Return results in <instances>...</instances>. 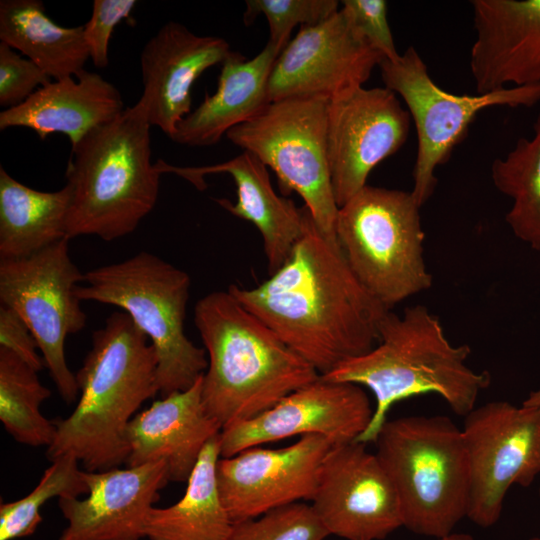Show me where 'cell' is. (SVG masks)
I'll return each instance as SVG.
<instances>
[{
	"label": "cell",
	"mask_w": 540,
	"mask_h": 540,
	"mask_svg": "<svg viewBox=\"0 0 540 540\" xmlns=\"http://www.w3.org/2000/svg\"><path fill=\"white\" fill-rule=\"evenodd\" d=\"M469 467L467 517L488 528L502 513L511 486L528 487L540 474V406L491 401L464 417Z\"/></svg>",
	"instance_id": "cell-12"
},
{
	"label": "cell",
	"mask_w": 540,
	"mask_h": 540,
	"mask_svg": "<svg viewBox=\"0 0 540 540\" xmlns=\"http://www.w3.org/2000/svg\"><path fill=\"white\" fill-rule=\"evenodd\" d=\"M81 301L114 305L147 335L157 357L161 397L192 387L208 367L206 351L186 336L184 320L191 279L182 269L146 251L83 275Z\"/></svg>",
	"instance_id": "cell-7"
},
{
	"label": "cell",
	"mask_w": 540,
	"mask_h": 540,
	"mask_svg": "<svg viewBox=\"0 0 540 540\" xmlns=\"http://www.w3.org/2000/svg\"><path fill=\"white\" fill-rule=\"evenodd\" d=\"M0 40L53 80L77 77L90 58L83 26L58 25L40 0H1Z\"/></svg>",
	"instance_id": "cell-26"
},
{
	"label": "cell",
	"mask_w": 540,
	"mask_h": 540,
	"mask_svg": "<svg viewBox=\"0 0 540 540\" xmlns=\"http://www.w3.org/2000/svg\"><path fill=\"white\" fill-rule=\"evenodd\" d=\"M147 335L122 311L110 314L92 334V344L75 374L79 397L73 412L55 420L47 448L52 461L76 458L84 470L119 467L129 455L126 431L138 409L158 393L157 357Z\"/></svg>",
	"instance_id": "cell-2"
},
{
	"label": "cell",
	"mask_w": 540,
	"mask_h": 540,
	"mask_svg": "<svg viewBox=\"0 0 540 540\" xmlns=\"http://www.w3.org/2000/svg\"><path fill=\"white\" fill-rule=\"evenodd\" d=\"M419 209L411 191L370 185L339 207V247L357 279L389 310L433 283Z\"/></svg>",
	"instance_id": "cell-8"
},
{
	"label": "cell",
	"mask_w": 540,
	"mask_h": 540,
	"mask_svg": "<svg viewBox=\"0 0 540 540\" xmlns=\"http://www.w3.org/2000/svg\"><path fill=\"white\" fill-rule=\"evenodd\" d=\"M328 101L325 97H297L270 102L226 137L269 167L284 194L298 193L321 233L336 239L339 207L327 155Z\"/></svg>",
	"instance_id": "cell-9"
},
{
	"label": "cell",
	"mask_w": 540,
	"mask_h": 540,
	"mask_svg": "<svg viewBox=\"0 0 540 540\" xmlns=\"http://www.w3.org/2000/svg\"><path fill=\"white\" fill-rule=\"evenodd\" d=\"M281 51L270 42L252 59L231 51L221 64L216 92L206 94L177 124L170 139L187 146H211L259 114L270 103L268 81Z\"/></svg>",
	"instance_id": "cell-24"
},
{
	"label": "cell",
	"mask_w": 540,
	"mask_h": 540,
	"mask_svg": "<svg viewBox=\"0 0 540 540\" xmlns=\"http://www.w3.org/2000/svg\"><path fill=\"white\" fill-rule=\"evenodd\" d=\"M70 189L53 192L28 187L0 166V260L29 257L68 239Z\"/></svg>",
	"instance_id": "cell-27"
},
{
	"label": "cell",
	"mask_w": 540,
	"mask_h": 540,
	"mask_svg": "<svg viewBox=\"0 0 540 540\" xmlns=\"http://www.w3.org/2000/svg\"><path fill=\"white\" fill-rule=\"evenodd\" d=\"M155 166L160 174L174 173L198 190L206 188V175L230 174L236 185L237 202L216 199L218 204L258 229L270 275L288 259L304 229V207L297 208L292 200L275 192L267 166L256 155L243 151L226 162L199 167H179L159 159Z\"/></svg>",
	"instance_id": "cell-21"
},
{
	"label": "cell",
	"mask_w": 540,
	"mask_h": 540,
	"mask_svg": "<svg viewBox=\"0 0 540 540\" xmlns=\"http://www.w3.org/2000/svg\"><path fill=\"white\" fill-rule=\"evenodd\" d=\"M304 214L284 264L254 288L228 291L321 376L370 351L389 309L361 284L337 239L321 233L305 206Z\"/></svg>",
	"instance_id": "cell-1"
},
{
	"label": "cell",
	"mask_w": 540,
	"mask_h": 540,
	"mask_svg": "<svg viewBox=\"0 0 540 540\" xmlns=\"http://www.w3.org/2000/svg\"><path fill=\"white\" fill-rule=\"evenodd\" d=\"M383 59L355 32L339 9L317 25L300 27L280 52L268 81L269 101L331 99L363 86Z\"/></svg>",
	"instance_id": "cell-16"
},
{
	"label": "cell",
	"mask_w": 540,
	"mask_h": 540,
	"mask_svg": "<svg viewBox=\"0 0 540 540\" xmlns=\"http://www.w3.org/2000/svg\"><path fill=\"white\" fill-rule=\"evenodd\" d=\"M376 455L396 491L402 525L441 538L467 517L469 467L462 431L444 415L386 420Z\"/></svg>",
	"instance_id": "cell-6"
},
{
	"label": "cell",
	"mask_w": 540,
	"mask_h": 540,
	"mask_svg": "<svg viewBox=\"0 0 540 540\" xmlns=\"http://www.w3.org/2000/svg\"><path fill=\"white\" fill-rule=\"evenodd\" d=\"M150 123L137 101L72 146L66 169V235L112 241L132 233L154 208L160 173L151 161Z\"/></svg>",
	"instance_id": "cell-5"
},
{
	"label": "cell",
	"mask_w": 540,
	"mask_h": 540,
	"mask_svg": "<svg viewBox=\"0 0 540 540\" xmlns=\"http://www.w3.org/2000/svg\"><path fill=\"white\" fill-rule=\"evenodd\" d=\"M50 82L37 64L0 42V105L4 109L22 104Z\"/></svg>",
	"instance_id": "cell-33"
},
{
	"label": "cell",
	"mask_w": 540,
	"mask_h": 540,
	"mask_svg": "<svg viewBox=\"0 0 540 540\" xmlns=\"http://www.w3.org/2000/svg\"><path fill=\"white\" fill-rule=\"evenodd\" d=\"M220 433L210 439L176 503L153 507L145 521L149 540H230L234 522L218 492L216 467L220 459Z\"/></svg>",
	"instance_id": "cell-25"
},
{
	"label": "cell",
	"mask_w": 540,
	"mask_h": 540,
	"mask_svg": "<svg viewBox=\"0 0 540 540\" xmlns=\"http://www.w3.org/2000/svg\"><path fill=\"white\" fill-rule=\"evenodd\" d=\"M88 492L58 498L67 521L58 540H140L150 510L170 481L168 465L156 461L125 469L84 470Z\"/></svg>",
	"instance_id": "cell-18"
},
{
	"label": "cell",
	"mask_w": 540,
	"mask_h": 540,
	"mask_svg": "<svg viewBox=\"0 0 540 540\" xmlns=\"http://www.w3.org/2000/svg\"><path fill=\"white\" fill-rule=\"evenodd\" d=\"M328 536L312 506L297 502L234 523L230 540H324Z\"/></svg>",
	"instance_id": "cell-31"
},
{
	"label": "cell",
	"mask_w": 540,
	"mask_h": 540,
	"mask_svg": "<svg viewBox=\"0 0 540 540\" xmlns=\"http://www.w3.org/2000/svg\"><path fill=\"white\" fill-rule=\"evenodd\" d=\"M194 323L208 356L203 404L222 429L261 414L320 377L228 290L199 299Z\"/></svg>",
	"instance_id": "cell-4"
},
{
	"label": "cell",
	"mask_w": 540,
	"mask_h": 540,
	"mask_svg": "<svg viewBox=\"0 0 540 540\" xmlns=\"http://www.w3.org/2000/svg\"><path fill=\"white\" fill-rule=\"evenodd\" d=\"M525 406H540V389L532 391L522 403Z\"/></svg>",
	"instance_id": "cell-37"
},
{
	"label": "cell",
	"mask_w": 540,
	"mask_h": 540,
	"mask_svg": "<svg viewBox=\"0 0 540 540\" xmlns=\"http://www.w3.org/2000/svg\"><path fill=\"white\" fill-rule=\"evenodd\" d=\"M378 67L384 87L401 97L416 128L417 153L411 193L420 207L435 190L436 169L445 164L454 148L464 141L481 111L494 106L531 108L540 102V84L474 95L445 91L433 81L413 46L396 60L384 58Z\"/></svg>",
	"instance_id": "cell-10"
},
{
	"label": "cell",
	"mask_w": 540,
	"mask_h": 540,
	"mask_svg": "<svg viewBox=\"0 0 540 540\" xmlns=\"http://www.w3.org/2000/svg\"><path fill=\"white\" fill-rule=\"evenodd\" d=\"M495 188L512 200L505 221L516 238L540 251V112L530 138L520 137L491 165Z\"/></svg>",
	"instance_id": "cell-28"
},
{
	"label": "cell",
	"mask_w": 540,
	"mask_h": 540,
	"mask_svg": "<svg viewBox=\"0 0 540 540\" xmlns=\"http://www.w3.org/2000/svg\"><path fill=\"white\" fill-rule=\"evenodd\" d=\"M119 90L100 74L84 71L76 77L51 81L22 104L0 113V129L26 127L42 140L66 135L73 145L124 110Z\"/></svg>",
	"instance_id": "cell-23"
},
{
	"label": "cell",
	"mask_w": 540,
	"mask_h": 540,
	"mask_svg": "<svg viewBox=\"0 0 540 540\" xmlns=\"http://www.w3.org/2000/svg\"><path fill=\"white\" fill-rule=\"evenodd\" d=\"M438 540H474L472 536L463 533H450L444 537L439 538ZM530 540H540V537H534Z\"/></svg>",
	"instance_id": "cell-38"
},
{
	"label": "cell",
	"mask_w": 540,
	"mask_h": 540,
	"mask_svg": "<svg viewBox=\"0 0 540 540\" xmlns=\"http://www.w3.org/2000/svg\"><path fill=\"white\" fill-rule=\"evenodd\" d=\"M411 116L386 87L359 86L329 99L327 155L333 194L343 206L371 171L407 141Z\"/></svg>",
	"instance_id": "cell-13"
},
{
	"label": "cell",
	"mask_w": 540,
	"mask_h": 540,
	"mask_svg": "<svg viewBox=\"0 0 540 540\" xmlns=\"http://www.w3.org/2000/svg\"><path fill=\"white\" fill-rule=\"evenodd\" d=\"M332 443L319 435L302 436L278 449L255 446L220 457L216 481L234 523L270 510L312 499L322 463Z\"/></svg>",
	"instance_id": "cell-17"
},
{
	"label": "cell",
	"mask_w": 540,
	"mask_h": 540,
	"mask_svg": "<svg viewBox=\"0 0 540 540\" xmlns=\"http://www.w3.org/2000/svg\"><path fill=\"white\" fill-rule=\"evenodd\" d=\"M373 412L360 385L320 376L261 414L223 428L220 456L296 435H319L333 446L354 442L369 426Z\"/></svg>",
	"instance_id": "cell-14"
},
{
	"label": "cell",
	"mask_w": 540,
	"mask_h": 540,
	"mask_svg": "<svg viewBox=\"0 0 540 540\" xmlns=\"http://www.w3.org/2000/svg\"><path fill=\"white\" fill-rule=\"evenodd\" d=\"M341 10L355 32L385 59L396 60L398 53L387 19L385 0H343Z\"/></svg>",
	"instance_id": "cell-34"
},
{
	"label": "cell",
	"mask_w": 540,
	"mask_h": 540,
	"mask_svg": "<svg viewBox=\"0 0 540 540\" xmlns=\"http://www.w3.org/2000/svg\"><path fill=\"white\" fill-rule=\"evenodd\" d=\"M311 502L329 535L346 540H382L403 526L394 486L361 442L331 447Z\"/></svg>",
	"instance_id": "cell-15"
},
{
	"label": "cell",
	"mask_w": 540,
	"mask_h": 540,
	"mask_svg": "<svg viewBox=\"0 0 540 540\" xmlns=\"http://www.w3.org/2000/svg\"><path fill=\"white\" fill-rule=\"evenodd\" d=\"M470 71L479 94L540 84V0H472Z\"/></svg>",
	"instance_id": "cell-19"
},
{
	"label": "cell",
	"mask_w": 540,
	"mask_h": 540,
	"mask_svg": "<svg viewBox=\"0 0 540 540\" xmlns=\"http://www.w3.org/2000/svg\"><path fill=\"white\" fill-rule=\"evenodd\" d=\"M38 371L12 351L0 347V420L18 443L49 447L56 436L55 421L40 411L51 391L39 380Z\"/></svg>",
	"instance_id": "cell-29"
},
{
	"label": "cell",
	"mask_w": 540,
	"mask_h": 540,
	"mask_svg": "<svg viewBox=\"0 0 540 540\" xmlns=\"http://www.w3.org/2000/svg\"><path fill=\"white\" fill-rule=\"evenodd\" d=\"M244 23L264 15L269 25V41L281 50L289 43L292 29L317 25L339 10L336 0H247Z\"/></svg>",
	"instance_id": "cell-32"
},
{
	"label": "cell",
	"mask_w": 540,
	"mask_h": 540,
	"mask_svg": "<svg viewBox=\"0 0 540 540\" xmlns=\"http://www.w3.org/2000/svg\"><path fill=\"white\" fill-rule=\"evenodd\" d=\"M0 347L12 351L37 371L45 367L29 327L13 309L3 304L0 306Z\"/></svg>",
	"instance_id": "cell-36"
},
{
	"label": "cell",
	"mask_w": 540,
	"mask_h": 540,
	"mask_svg": "<svg viewBox=\"0 0 540 540\" xmlns=\"http://www.w3.org/2000/svg\"><path fill=\"white\" fill-rule=\"evenodd\" d=\"M202 400V377L189 389L154 401L137 413L126 431L127 467L156 461L168 465L169 479L187 482L199 456L221 432Z\"/></svg>",
	"instance_id": "cell-22"
},
{
	"label": "cell",
	"mask_w": 540,
	"mask_h": 540,
	"mask_svg": "<svg viewBox=\"0 0 540 540\" xmlns=\"http://www.w3.org/2000/svg\"><path fill=\"white\" fill-rule=\"evenodd\" d=\"M35 488L26 496L0 505V540L31 536L43 520L41 508L52 498L79 497L88 492L84 470L72 456L51 461Z\"/></svg>",
	"instance_id": "cell-30"
},
{
	"label": "cell",
	"mask_w": 540,
	"mask_h": 540,
	"mask_svg": "<svg viewBox=\"0 0 540 540\" xmlns=\"http://www.w3.org/2000/svg\"><path fill=\"white\" fill-rule=\"evenodd\" d=\"M68 242L60 240L29 257L0 260V301L27 324L61 398L71 404L79 387L64 344L86 326L87 316L76 295L84 274L72 261Z\"/></svg>",
	"instance_id": "cell-11"
},
{
	"label": "cell",
	"mask_w": 540,
	"mask_h": 540,
	"mask_svg": "<svg viewBox=\"0 0 540 540\" xmlns=\"http://www.w3.org/2000/svg\"><path fill=\"white\" fill-rule=\"evenodd\" d=\"M217 36H200L169 21L145 44L140 55L143 93L138 102L151 126L169 138L191 112V89L200 75L231 53Z\"/></svg>",
	"instance_id": "cell-20"
},
{
	"label": "cell",
	"mask_w": 540,
	"mask_h": 540,
	"mask_svg": "<svg viewBox=\"0 0 540 540\" xmlns=\"http://www.w3.org/2000/svg\"><path fill=\"white\" fill-rule=\"evenodd\" d=\"M135 0H94L92 13L84 28V38L95 67L109 65V44L116 26L128 18Z\"/></svg>",
	"instance_id": "cell-35"
},
{
	"label": "cell",
	"mask_w": 540,
	"mask_h": 540,
	"mask_svg": "<svg viewBox=\"0 0 540 540\" xmlns=\"http://www.w3.org/2000/svg\"><path fill=\"white\" fill-rule=\"evenodd\" d=\"M471 348L453 345L440 319L424 305L391 310L380 321L379 340L367 353L346 360L322 378L365 386L375 397L367 429L356 440L375 442L391 407L413 396L435 393L465 417L491 382L489 372L467 365Z\"/></svg>",
	"instance_id": "cell-3"
}]
</instances>
